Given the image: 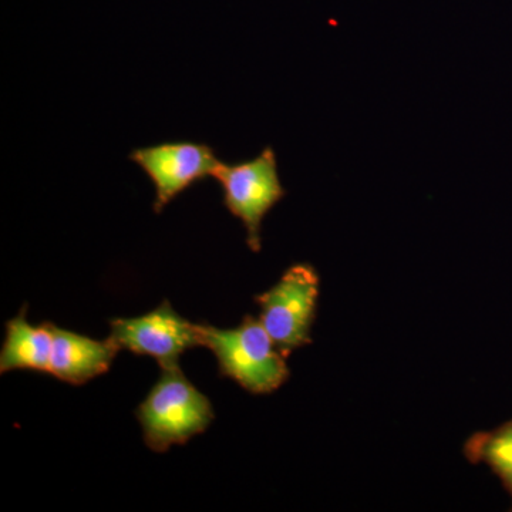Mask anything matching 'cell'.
I'll use <instances>...</instances> for the list:
<instances>
[{
  "label": "cell",
  "instance_id": "cell-1",
  "mask_svg": "<svg viewBox=\"0 0 512 512\" xmlns=\"http://www.w3.org/2000/svg\"><path fill=\"white\" fill-rule=\"evenodd\" d=\"M201 346L211 350L222 376L251 394H271L291 376L286 359L259 318L247 315L238 326L220 329L197 323Z\"/></svg>",
  "mask_w": 512,
  "mask_h": 512
},
{
  "label": "cell",
  "instance_id": "cell-2",
  "mask_svg": "<svg viewBox=\"0 0 512 512\" xmlns=\"http://www.w3.org/2000/svg\"><path fill=\"white\" fill-rule=\"evenodd\" d=\"M214 417L210 399L185 377L180 366L163 370L137 409L144 443L156 453L200 436Z\"/></svg>",
  "mask_w": 512,
  "mask_h": 512
},
{
  "label": "cell",
  "instance_id": "cell-3",
  "mask_svg": "<svg viewBox=\"0 0 512 512\" xmlns=\"http://www.w3.org/2000/svg\"><path fill=\"white\" fill-rule=\"evenodd\" d=\"M319 293V272L308 262H299L289 266L268 291L255 296L258 318L285 357L311 345Z\"/></svg>",
  "mask_w": 512,
  "mask_h": 512
},
{
  "label": "cell",
  "instance_id": "cell-4",
  "mask_svg": "<svg viewBox=\"0 0 512 512\" xmlns=\"http://www.w3.org/2000/svg\"><path fill=\"white\" fill-rule=\"evenodd\" d=\"M214 178L220 184L222 202L247 231V245L255 254L262 249V222L284 200L286 190L278 171L274 148L265 147L251 160L228 164L221 161Z\"/></svg>",
  "mask_w": 512,
  "mask_h": 512
},
{
  "label": "cell",
  "instance_id": "cell-5",
  "mask_svg": "<svg viewBox=\"0 0 512 512\" xmlns=\"http://www.w3.org/2000/svg\"><path fill=\"white\" fill-rule=\"evenodd\" d=\"M128 158L150 178L156 190L153 204L156 214L195 184L214 177L221 163L208 144L185 140L134 148Z\"/></svg>",
  "mask_w": 512,
  "mask_h": 512
},
{
  "label": "cell",
  "instance_id": "cell-6",
  "mask_svg": "<svg viewBox=\"0 0 512 512\" xmlns=\"http://www.w3.org/2000/svg\"><path fill=\"white\" fill-rule=\"evenodd\" d=\"M110 338L134 355L157 360L161 370L180 366L187 350L201 346L197 323L175 312L168 301L137 318L111 320Z\"/></svg>",
  "mask_w": 512,
  "mask_h": 512
},
{
  "label": "cell",
  "instance_id": "cell-7",
  "mask_svg": "<svg viewBox=\"0 0 512 512\" xmlns=\"http://www.w3.org/2000/svg\"><path fill=\"white\" fill-rule=\"evenodd\" d=\"M53 333L49 375L82 386L109 372L120 346L113 339L97 340L49 322Z\"/></svg>",
  "mask_w": 512,
  "mask_h": 512
},
{
  "label": "cell",
  "instance_id": "cell-8",
  "mask_svg": "<svg viewBox=\"0 0 512 512\" xmlns=\"http://www.w3.org/2000/svg\"><path fill=\"white\" fill-rule=\"evenodd\" d=\"M5 340L0 350V373L29 370L49 375L53 333L49 322L33 325L26 318V308L5 326Z\"/></svg>",
  "mask_w": 512,
  "mask_h": 512
},
{
  "label": "cell",
  "instance_id": "cell-9",
  "mask_svg": "<svg viewBox=\"0 0 512 512\" xmlns=\"http://www.w3.org/2000/svg\"><path fill=\"white\" fill-rule=\"evenodd\" d=\"M463 453L471 463L493 468L512 493V421L491 433L474 434L464 444Z\"/></svg>",
  "mask_w": 512,
  "mask_h": 512
}]
</instances>
